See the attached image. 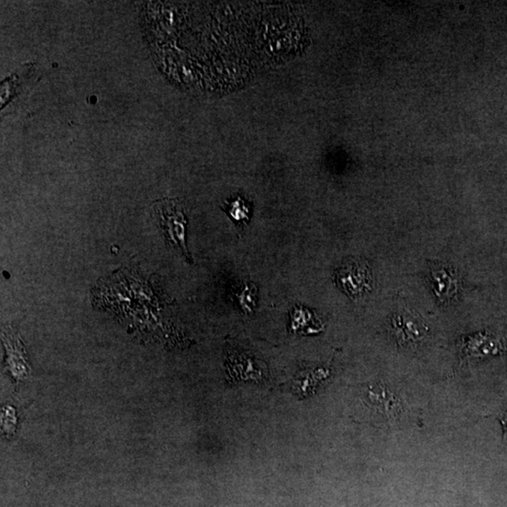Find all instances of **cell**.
<instances>
[{
	"label": "cell",
	"mask_w": 507,
	"mask_h": 507,
	"mask_svg": "<svg viewBox=\"0 0 507 507\" xmlns=\"http://www.w3.org/2000/svg\"><path fill=\"white\" fill-rule=\"evenodd\" d=\"M392 331L399 345L414 346L422 342L428 329L414 314L403 311L394 316Z\"/></svg>",
	"instance_id": "4"
},
{
	"label": "cell",
	"mask_w": 507,
	"mask_h": 507,
	"mask_svg": "<svg viewBox=\"0 0 507 507\" xmlns=\"http://www.w3.org/2000/svg\"><path fill=\"white\" fill-rule=\"evenodd\" d=\"M431 284L436 296L441 302H449L458 293L459 281L450 269L435 267L431 271Z\"/></svg>",
	"instance_id": "5"
},
{
	"label": "cell",
	"mask_w": 507,
	"mask_h": 507,
	"mask_svg": "<svg viewBox=\"0 0 507 507\" xmlns=\"http://www.w3.org/2000/svg\"><path fill=\"white\" fill-rule=\"evenodd\" d=\"M240 302L245 311H252V307H254V292L248 287L242 290V295L240 296Z\"/></svg>",
	"instance_id": "7"
},
{
	"label": "cell",
	"mask_w": 507,
	"mask_h": 507,
	"mask_svg": "<svg viewBox=\"0 0 507 507\" xmlns=\"http://www.w3.org/2000/svg\"><path fill=\"white\" fill-rule=\"evenodd\" d=\"M151 212L155 217L157 225L161 230L167 245L180 252L186 262L193 263L188 246H186V217L185 204L179 200H162L156 201L151 207Z\"/></svg>",
	"instance_id": "1"
},
{
	"label": "cell",
	"mask_w": 507,
	"mask_h": 507,
	"mask_svg": "<svg viewBox=\"0 0 507 507\" xmlns=\"http://www.w3.org/2000/svg\"><path fill=\"white\" fill-rule=\"evenodd\" d=\"M499 421L501 423V426H502L503 436V437H506V436H507V411H506L505 413L501 414V416L499 417Z\"/></svg>",
	"instance_id": "8"
},
{
	"label": "cell",
	"mask_w": 507,
	"mask_h": 507,
	"mask_svg": "<svg viewBox=\"0 0 507 507\" xmlns=\"http://www.w3.org/2000/svg\"><path fill=\"white\" fill-rule=\"evenodd\" d=\"M361 403L369 416L390 421L402 411L401 403L392 391L384 385H372L361 393Z\"/></svg>",
	"instance_id": "3"
},
{
	"label": "cell",
	"mask_w": 507,
	"mask_h": 507,
	"mask_svg": "<svg viewBox=\"0 0 507 507\" xmlns=\"http://www.w3.org/2000/svg\"><path fill=\"white\" fill-rule=\"evenodd\" d=\"M230 216L234 221L239 224H245L248 220L249 210L245 205L244 201L241 198L232 201L230 204V210H228Z\"/></svg>",
	"instance_id": "6"
},
{
	"label": "cell",
	"mask_w": 507,
	"mask_h": 507,
	"mask_svg": "<svg viewBox=\"0 0 507 507\" xmlns=\"http://www.w3.org/2000/svg\"><path fill=\"white\" fill-rule=\"evenodd\" d=\"M337 286L352 299H360L372 290V272L360 259L347 260L334 272Z\"/></svg>",
	"instance_id": "2"
}]
</instances>
